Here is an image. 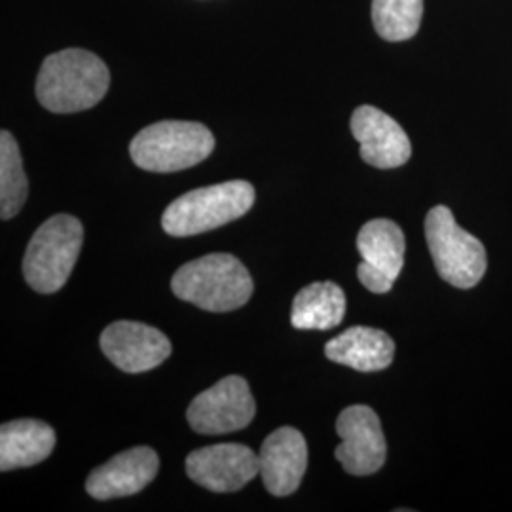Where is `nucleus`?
<instances>
[{
    "label": "nucleus",
    "mask_w": 512,
    "mask_h": 512,
    "mask_svg": "<svg viewBox=\"0 0 512 512\" xmlns=\"http://www.w3.org/2000/svg\"><path fill=\"white\" fill-rule=\"evenodd\" d=\"M109 86V69L97 55L69 48L44 59L37 78V99L50 112L73 114L95 107Z\"/></svg>",
    "instance_id": "nucleus-1"
},
{
    "label": "nucleus",
    "mask_w": 512,
    "mask_h": 512,
    "mask_svg": "<svg viewBox=\"0 0 512 512\" xmlns=\"http://www.w3.org/2000/svg\"><path fill=\"white\" fill-rule=\"evenodd\" d=\"M177 298L205 311H234L253 296V279L241 260L226 253H213L186 262L171 277Z\"/></svg>",
    "instance_id": "nucleus-2"
},
{
    "label": "nucleus",
    "mask_w": 512,
    "mask_h": 512,
    "mask_svg": "<svg viewBox=\"0 0 512 512\" xmlns=\"http://www.w3.org/2000/svg\"><path fill=\"white\" fill-rule=\"evenodd\" d=\"M255 205V188L247 181H228L186 192L169 203L162 217L165 234L198 236L243 217Z\"/></svg>",
    "instance_id": "nucleus-3"
},
{
    "label": "nucleus",
    "mask_w": 512,
    "mask_h": 512,
    "mask_svg": "<svg viewBox=\"0 0 512 512\" xmlns=\"http://www.w3.org/2000/svg\"><path fill=\"white\" fill-rule=\"evenodd\" d=\"M215 148V137L198 122L164 120L139 131L129 145L131 160L152 173H175L202 164Z\"/></svg>",
    "instance_id": "nucleus-4"
},
{
    "label": "nucleus",
    "mask_w": 512,
    "mask_h": 512,
    "mask_svg": "<svg viewBox=\"0 0 512 512\" xmlns=\"http://www.w3.org/2000/svg\"><path fill=\"white\" fill-rule=\"evenodd\" d=\"M84 243V226L71 215L46 220L29 241L23 256V277L37 293L63 289Z\"/></svg>",
    "instance_id": "nucleus-5"
},
{
    "label": "nucleus",
    "mask_w": 512,
    "mask_h": 512,
    "mask_svg": "<svg viewBox=\"0 0 512 512\" xmlns=\"http://www.w3.org/2000/svg\"><path fill=\"white\" fill-rule=\"evenodd\" d=\"M425 239L440 277L456 289H473L488 268L480 239L459 226L446 205L433 207L425 217Z\"/></svg>",
    "instance_id": "nucleus-6"
},
{
    "label": "nucleus",
    "mask_w": 512,
    "mask_h": 512,
    "mask_svg": "<svg viewBox=\"0 0 512 512\" xmlns=\"http://www.w3.org/2000/svg\"><path fill=\"white\" fill-rule=\"evenodd\" d=\"M256 404L241 376H226L188 406L186 420L200 435H226L255 420Z\"/></svg>",
    "instance_id": "nucleus-7"
},
{
    "label": "nucleus",
    "mask_w": 512,
    "mask_h": 512,
    "mask_svg": "<svg viewBox=\"0 0 512 512\" xmlns=\"http://www.w3.org/2000/svg\"><path fill=\"white\" fill-rule=\"evenodd\" d=\"M336 433L342 439L334 456L346 473L368 476L378 473L387 458V444L378 414L365 404H355L340 412Z\"/></svg>",
    "instance_id": "nucleus-8"
},
{
    "label": "nucleus",
    "mask_w": 512,
    "mask_h": 512,
    "mask_svg": "<svg viewBox=\"0 0 512 512\" xmlns=\"http://www.w3.org/2000/svg\"><path fill=\"white\" fill-rule=\"evenodd\" d=\"M357 249L363 262L357 268V277L370 293L385 294L403 272V230L397 222L374 219L366 222L357 236Z\"/></svg>",
    "instance_id": "nucleus-9"
},
{
    "label": "nucleus",
    "mask_w": 512,
    "mask_h": 512,
    "mask_svg": "<svg viewBox=\"0 0 512 512\" xmlns=\"http://www.w3.org/2000/svg\"><path fill=\"white\" fill-rule=\"evenodd\" d=\"M186 473L205 490L228 494L238 492L260 475V463L249 446L226 442L194 450L186 458Z\"/></svg>",
    "instance_id": "nucleus-10"
},
{
    "label": "nucleus",
    "mask_w": 512,
    "mask_h": 512,
    "mask_svg": "<svg viewBox=\"0 0 512 512\" xmlns=\"http://www.w3.org/2000/svg\"><path fill=\"white\" fill-rule=\"evenodd\" d=\"M99 342L110 363L128 374L148 372L171 355V342L164 332L139 321L112 323Z\"/></svg>",
    "instance_id": "nucleus-11"
},
{
    "label": "nucleus",
    "mask_w": 512,
    "mask_h": 512,
    "mask_svg": "<svg viewBox=\"0 0 512 512\" xmlns=\"http://www.w3.org/2000/svg\"><path fill=\"white\" fill-rule=\"evenodd\" d=\"M351 133L361 145V158L378 169H395L412 156L404 129L384 110L363 105L351 116Z\"/></svg>",
    "instance_id": "nucleus-12"
},
{
    "label": "nucleus",
    "mask_w": 512,
    "mask_h": 512,
    "mask_svg": "<svg viewBox=\"0 0 512 512\" xmlns=\"http://www.w3.org/2000/svg\"><path fill=\"white\" fill-rule=\"evenodd\" d=\"M260 476L275 497L294 494L308 469V444L294 427H279L262 442Z\"/></svg>",
    "instance_id": "nucleus-13"
},
{
    "label": "nucleus",
    "mask_w": 512,
    "mask_h": 512,
    "mask_svg": "<svg viewBox=\"0 0 512 512\" xmlns=\"http://www.w3.org/2000/svg\"><path fill=\"white\" fill-rule=\"evenodd\" d=\"M158 469V454L148 446H137L92 471L86 480V490L99 501L139 494L156 478Z\"/></svg>",
    "instance_id": "nucleus-14"
},
{
    "label": "nucleus",
    "mask_w": 512,
    "mask_h": 512,
    "mask_svg": "<svg viewBox=\"0 0 512 512\" xmlns=\"http://www.w3.org/2000/svg\"><path fill=\"white\" fill-rule=\"evenodd\" d=\"M325 355L332 363L359 372H380L393 363L395 342L384 330L351 327L327 342Z\"/></svg>",
    "instance_id": "nucleus-15"
},
{
    "label": "nucleus",
    "mask_w": 512,
    "mask_h": 512,
    "mask_svg": "<svg viewBox=\"0 0 512 512\" xmlns=\"http://www.w3.org/2000/svg\"><path fill=\"white\" fill-rule=\"evenodd\" d=\"M54 448V429L44 421H8L0 427V469L4 473L38 465L50 458Z\"/></svg>",
    "instance_id": "nucleus-16"
},
{
    "label": "nucleus",
    "mask_w": 512,
    "mask_h": 512,
    "mask_svg": "<svg viewBox=\"0 0 512 512\" xmlns=\"http://www.w3.org/2000/svg\"><path fill=\"white\" fill-rule=\"evenodd\" d=\"M346 315V294L332 281H317L294 296L291 323L298 330H329Z\"/></svg>",
    "instance_id": "nucleus-17"
},
{
    "label": "nucleus",
    "mask_w": 512,
    "mask_h": 512,
    "mask_svg": "<svg viewBox=\"0 0 512 512\" xmlns=\"http://www.w3.org/2000/svg\"><path fill=\"white\" fill-rule=\"evenodd\" d=\"M29 183L23 171L18 143L6 129L0 133V217L14 219L27 202Z\"/></svg>",
    "instance_id": "nucleus-18"
},
{
    "label": "nucleus",
    "mask_w": 512,
    "mask_h": 512,
    "mask_svg": "<svg viewBox=\"0 0 512 512\" xmlns=\"http://www.w3.org/2000/svg\"><path fill=\"white\" fill-rule=\"evenodd\" d=\"M423 0H372V23L387 42H403L420 31Z\"/></svg>",
    "instance_id": "nucleus-19"
}]
</instances>
